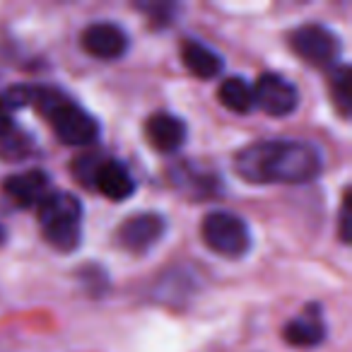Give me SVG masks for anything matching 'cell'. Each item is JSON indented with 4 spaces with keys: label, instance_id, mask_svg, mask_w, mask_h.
Segmentation results:
<instances>
[{
    "label": "cell",
    "instance_id": "6da1fadb",
    "mask_svg": "<svg viewBox=\"0 0 352 352\" xmlns=\"http://www.w3.org/2000/svg\"><path fill=\"white\" fill-rule=\"evenodd\" d=\"M234 166L249 184H307L321 171V155L309 142L265 140L244 147Z\"/></svg>",
    "mask_w": 352,
    "mask_h": 352
},
{
    "label": "cell",
    "instance_id": "7a4b0ae2",
    "mask_svg": "<svg viewBox=\"0 0 352 352\" xmlns=\"http://www.w3.org/2000/svg\"><path fill=\"white\" fill-rule=\"evenodd\" d=\"M41 234L58 251H75L82 236V203L73 193L51 191L39 203Z\"/></svg>",
    "mask_w": 352,
    "mask_h": 352
},
{
    "label": "cell",
    "instance_id": "3957f363",
    "mask_svg": "<svg viewBox=\"0 0 352 352\" xmlns=\"http://www.w3.org/2000/svg\"><path fill=\"white\" fill-rule=\"evenodd\" d=\"M201 234L203 241L208 244V249L225 256V258H239L251 246V234L246 222L225 210L210 212L203 220Z\"/></svg>",
    "mask_w": 352,
    "mask_h": 352
},
{
    "label": "cell",
    "instance_id": "277c9868",
    "mask_svg": "<svg viewBox=\"0 0 352 352\" xmlns=\"http://www.w3.org/2000/svg\"><path fill=\"white\" fill-rule=\"evenodd\" d=\"M289 44H292L294 54L299 58L307 60L309 65H316V68L333 65L338 56H340V41H338V36L321 25L299 27L289 36Z\"/></svg>",
    "mask_w": 352,
    "mask_h": 352
},
{
    "label": "cell",
    "instance_id": "5b68a950",
    "mask_svg": "<svg viewBox=\"0 0 352 352\" xmlns=\"http://www.w3.org/2000/svg\"><path fill=\"white\" fill-rule=\"evenodd\" d=\"M254 92V104L265 111L268 116H287L297 109V87L283 78V75L265 73L258 78V82L251 87Z\"/></svg>",
    "mask_w": 352,
    "mask_h": 352
},
{
    "label": "cell",
    "instance_id": "8992f818",
    "mask_svg": "<svg viewBox=\"0 0 352 352\" xmlns=\"http://www.w3.org/2000/svg\"><path fill=\"white\" fill-rule=\"evenodd\" d=\"M82 49L94 58L113 60L126 54L128 36L121 27L111 25V22H97L82 32Z\"/></svg>",
    "mask_w": 352,
    "mask_h": 352
},
{
    "label": "cell",
    "instance_id": "52a82bcc",
    "mask_svg": "<svg viewBox=\"0 0 352 352\" xmlns=\"http://www.w3.org/2000/svg\"><path fill=\"white\" fill-rule=\"evenodd\" d=\"M164 234V220L155 212H142L118 227V244L128 251H147L160 236Z\"/></svg>",
    "mask_w": 352,
    "mask_h": 352
},
{
    "label": "cell",
    "instance_id": "ba28073f",
    "mask_svg": "<svg viewBox=\"0 0 352 352\" xmlns=\"http://www.w3.org/2000/svg\"><path fill=\"white\" fill-rule=\"evenodd\" d=\"M92 186L97 188L102 196H107L109 201H126L135 191V182H133L131 171L126 169V164L116 160H102L94 171Z\"/></svg>",
    "mask_w": 352,
    "mask_h": 352
},
{
    "label": "cell",
    "instance_id": "9c48e42d",
    "mask_svg": "<svg viewBox=\"0 0 352 352\" xmlns=\"http://www.w3.org/2000/svg\"><path fill=\"white\" fill-rule=\"evenodd\" d=\"M49 176L41 169H32L25 174H15L10 179H6L3 184V191L10 201H15L22 208H32L39 206L46 196H49Z\"/></svg>",
    "mask_w": 352,
    "mask_h": 352
},
{
    "label": "cell",
    "instance_id": "30bf717a",
    "mask_svg": "<svg viewBox=\"0 0 352 352\" xmlns=\"http://www.w3.org/2000/svg\"><path fill=\"white\" fill-rule=\"evenodd\" d=\"M145 135L155 150L176 152L186 140V123L171 113H152L145 123Z\"/></svg>",
    "mask_w": 352,
    "mask_h": 352
},
{
    "label": "cell",
    "instance_id": "8fae6325",
    "mask_svg": "<svg viewBox=\"0 0 352 352\" xmlns=\"http://www.w3.org/2000/svg\"><path fill=\"white\" fill-rule=\"evenodd\" d=\"M285 340L289 345H297V347H314L323 340L326 336V328H323V321H321V314H318L316 307H309L307 314L294 321H289L283 331Z\"/></svg>",
    "mask_w": 352,
    "mask_h": 352
},
{
    "label": "cell",
    "instance_id": "7c38bea8",
    "mask_svg": "<svg viewBox=\"0 0 352 352\" xmlns=\"http://www.w3.org/2000/svg\"><path fill=\"white\" fill-rule=\"evenodd\" d=\"M182 60L201 80L215 78L222 70V58L212 49H208L206 44H201V41H186L182 46Z\"/></svg>",
    "mask_w": 352,
    "mask_h": 352
},
{
    "label": "cell",
    "instance_id": "4fadbf2b",
    "mask_svg": "<svg viewBox=\"0 0 352 352\" xmlns=\"http://www.w3.org/2000/svg\"><path fill=\"white\" fill-rule=\"evenodd\" d=\"M217 99H220L222 107L234 113H246L254 109V92H251V87L241 78L225 80V82L220 85Z\"/></svg>",
    "mask_w": 352,
    "mask_h": 352
},
{
    "label": "cell",
    "instance_id": "5bb4252c",
    "mask_svg": "<svg viewBox=\"0 0 352 352\" xmlns=\"http://www.w3.org/2000/svg\"><path fill=\"white\" fill-rule=\"evenodd\" d=\"M333 102L342 116L350 113V70L347 65H340L338 73L333 75Z\"/></svg>",
    "mask_w": 352,
    "mask_h": 352
},
{
    "label": "cell",
    "instance_id": "9a60e30c",
    "mask_svg": "<svg viewBox=\"0 0 352 352\" xmlns=\"http://www.w3.org/2000/svg\"><path fill=\"white\" fill-rule=\"evenodd\" d=\"M12 128H15V121H12V111L8 109V104L0 99V138L10 135Z\"/></svg>",
    "mask_w": 352,
    "mask_h": 352
},
{
    "label": "cell",
    "instance_id": "2e32d148",
    "mask_svg": "<svg viewBox=\"0 0 352 352\" xmlns=\"http://www.w3.org/2000/svg\"><path fill=\"white\" fill-rule=\"evenodd\" d=\"M347 196L342 198V208H340V236L342 241H347Z\"/></svg>",
    "mask_w": 352,
    "mask_h": 352
},
{
    "label": "cell",
    "instance_id": "e0dca14e",
    "mask_svg": "<svg viewBox=\"0 0 352 352\" xmlns=\"http://www.w3.org/2000/svg\"><path fill=\"white\" fill-rule=\"evenodd\" d=\"M6 239V232H3V227H0V241Z\"/></svg>",
    "mask_w": 352,
    "mask_h": 352
}]
</instances>
